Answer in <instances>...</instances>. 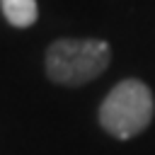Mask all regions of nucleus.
Returning a JSON list of instances; mask_svg holds the SVG:
<instances>
[{
	"instance_id": "nucleus-1",
	"label": "nucleus",
	"mask_w": 155,
	"mask_h": 155,
	"mask_svg": "<svg viewBox=\"0 0 155 155\" xmlns=\"http://www.w3.org/2000/svg\"><path fill=\"white\" fill-rule=\"evenodd\" d=\"M111 61V48L102 39H56L46 48L44 68L51 82L80 87L99 78Z\"/></svg>"
},
{
	"instance_id": "nucleus-2",
	"label": "nucleus",
	"mask_w": 155,
	"mask_h": 155,
	"mask_svg": "<svg viewBox=\"0 0 155 155\" xmlns=\"http://www.w3.org/2000/svg\"><path fill=\"white\" fill-rule=\"evenodd\" d=\"M155 114V97L153 90L136 78L116 82L109 94L99 104V126L119 138L128 140L138 133H143Z\"/></svg>"
},
{
	"instance_id": "nucleus-3",
	"label": "nucleus",
	"mask_w": 155,
	"mask_h": 155,
	"mask_svg": "<svg viewBox=\"0 0 155 155\" xmlns=\"http://www.w3.org/2000/svg\"><path fill=\"white\" fill-rule=\"evenodd\" d=\"M0 7H2L5 19L12 27H19V29L31 27L39 17L36 0H0Z\"/></svg>"
}]
</instances>
